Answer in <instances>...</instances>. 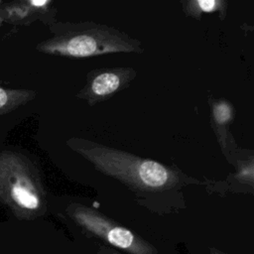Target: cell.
I'll use <instances>...</instances> for the list:
<instances>
[{
    "label": "cell",
    "mask_w": 254,
    "mask_h": 254,
    "mask_svg": "<svg viewBox=\"0 0 254 254\" xmlns=\"http://www.w3.org/2000/svg\"><path fill=\"white\" fill-rule=\"evenodd\" d=\"M212 116L217 126H225L230 123L233 118V108L231 104L225 100L215 101L212 104Z\"/></svg>",
    "instance_id": "52a82bcc"
},
{
    "label": "cell",
    "mask_w": 254,
    "mask_h": 254,
    "mask_svg": "<svg viewBox=\"0 0 254 254\" xmlns=\"http://www.w3.org/2000/svg\"><path fill=\"white\" fill-rule=\"evenodd\" d=\"M182 4L184 13L196 20L200 19L203 14L214 12H218L223 19L227 9V2L224 0H189Z\"/></svg>",
    "instance_id": "5b68a950"
},
{
    "label": "cell",
    "mask_w": 254,
    "mask_h": 254,
    "mask_svg": "<svg viewBox=\"0 0 254 254\" xmlns=\"http://www.w3.org/2000/svg\"><path fill=\"white\" fill-rule=\"evenodd\" d=\"M137 71L130 66L100 67L91 69L85 77V83L76 93V98L89 106L113 97L135 79Z\"/></svg>",
    "instance_id": "277c9868"
},
{
    "label": "cell",
    "mask_w": 254,
    "mask_h": 254,
    "mask_svg": "<svg viewBox=\"0 0 254 254\" xmlns=\"http://www.w3.org/2000/svg\"><path fill=\"white\" fill-rule=\"evenodd\" d=\"M6 101H7V94L2 88H0V107L3 106L6 103Z\"/></svg>",
    "instance_id": "9c48e42d"
},
{
    "label": "cell",
    "mask_w": 254,
    "mask_h": 254,
    "mask_svg": "<svg viewBox=\"0 0 254 254\" xmlns=\"http://www.w3.org/2000/svg\"><path fill=\"white\" fill-rule=\"evenodd\" d=\"M66 145L88 161L97 171L134 190L157 192L184 184L178 169L132 153L82 138H70Z\"/></svg>",
    "instance_id": "6da1fadb"
},
{
    "label": "cell",
    "mask_w": 254,
    "mask_h": 254,
    "mask_svg": "<svg viewBox=\"0 0 254 254\" xmlns=\"http://www.w3.org/2000/svg\"><path fill=\"white\" fill-rule=\"evenodd\" d=\"M67 215L84 231L129 254H158L148 241L95 208L78 202L67 205Z\"/></svg>",
    "instance_id": "3957f363"
},
{
    "label": "cell",
    "mask_w": 254,
    "mask_h": 254,
    "mask_svg": "<svg viewBox=\"0 0 254 254\" xmlns=\"http://www.w3.org/2000/svg\"><path fill=\"white\" fill-rule=\"evenodd\" d=\"M56 36L42 49L48 54L69 59H82L113 54H141L139 40L105 24L91 21L58 23Z\"/></svg>",
    "instance_id": "7a4b0ae2"
},
{
    "label": "cell",
    "mask_w": 254,
    "mask_h": 254,
    "mask_svg": "<svg viewBox=\"0 0 254 254\" xmlns=\"http://www.w3.org/2000/svg\"><path fill=\"white\" fill-rule=\"evenodd\" d=\"M96 254H121V253L118 252L117 250H115L114 248L103 245V246H100L98 248Z\"/></svg>",
    "instance_id": "ba28073f"
},
{
    "label": "cell",
    "mask_w": 254,
    "mask_h": 254,
    "mask_svg": "<svg viewBox=\"0 0 254 254\" xmlns=\"http://www.w3.org/2000/svg\"><path fill=\"white\" fill-rule=\"evenodd\" d=\"M209 254H224V253H222L221 251H219V250H217L215 248H211L210 251H209Z\"/></svg>",
    "instance_id": "30bf717a"
},
{
    "label": "cell",
    "mask_w": 254,
    "mask_h": 254,
    "mask_svg": "<svg viewBox=\"0 0 254 254\" xmlns=\"http://www.w3.org/2000/svg\"><path fill=\"white\" fill-rule=\"evenodd\" d=\"M11 194L16 204L28 212L37 213L43 207L42 198L36 188L17 184L12 188Z\"/></svg>",
    "instance_id": "8992f818"
}]
</instances>
